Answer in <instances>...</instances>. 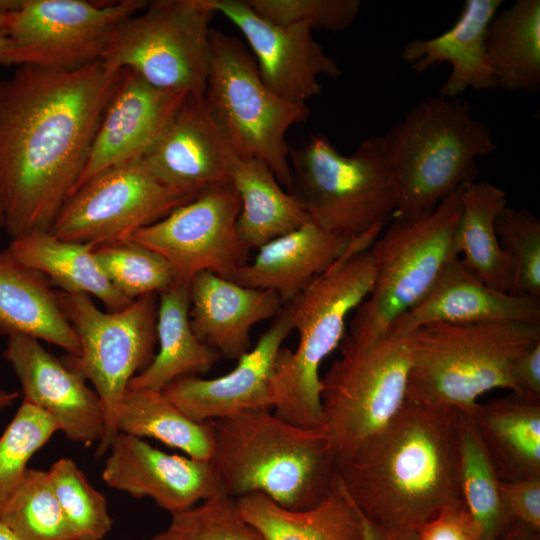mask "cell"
Instances as JSON below:
<instances>
[{"instance_id": "obj_22", "label": "cell", "mask_w": 540, "mask_h": 540, "mask_svg": "<svg viewBox=\"0 0 540 540\" xmlns=\"http://www.w3.org/2000/svg\"><path fill=\"white\" fill-rule=\"evenodd\" d=\"M486 321L540 325V298L494 290L455 257L444 267L426 295L391 324L386 335H408L433 323Z\"/></svg>"}, {"instance_id": "obj_18", "label": "cell", "mask_w": 540, "mask_h": 540, "mask_svg": "<svg viewBox=\"0 0 540 540\" xmlns=\"http://www.w3.org/2000/svg\"><path fill=\"white\" fill-rule=\"evenodd\" d=\"M102 470L111 488L135 498H151L171 515L226 494L210 461L165 453L143 438L118 432Z\"/></svg>"}, {"instance_id": "obj_29", "label": "cell", "mask_w": 540, "mask_h": 540, "mask_svg": "<svg viewBox=\"0 0 540 540\" xmlns=\"http://www.w3.org/2000/svg\"><path fill=\"white\" fill-rule=\"evenodd\" d=\"M460 201L453 243L461 263L486 286L509 293L512 267L495 228L497 216L507 206L506 192L474 180L460 186Z\"/></svg>"}, {"instance_id": "obj_12", "label": "cell", "mask_w": 540, "mask_h": 540, "mask_svg": "<svg viewBox=\"0 0 540 540\" xmlns=\"http://www.w3.org/2000/svg\"><path fill=\"white\" fill-rule=\"evenodd\" d=\"M62 309L80 343L78 356L62 361L89 380L100 398L105 429L96 456L108 452L118 433L117 415L131 379L154 358L158 294L134 299L118 311H101L91 296L59 292Z\"/></svg>"}, {"instance_id": "obj_39", "label": "cell", "mask_w": 540, "mask_h": 540, "mask_svg": "<svg viewBox=\"0 0 540 540\" xmlns=\"http://www.w3.org/2000/svg\"><path fill=\"white\" fill-rule=\"evenodd\" d=\"M94 255L114 287L131 300L159 295L174 283L169 263L132 241L94 247Z\"/></svg>"}, {"instance_id": "obj_1", "label": "cell", "mask_w": 540, "mask_h": 540, "mask_svg": "<svg viewBox=\"0 0 540 540\" xmlns=\"http://www.w3.org/2000/svg\"><path fill=\"white\" fill-rule=\"evenodd\" d=\"M124 70L17 66L0 81V214L11 239L49 231Z\"/></svg>"}, {"instance_id": "obj_25", "label": "cell", "mask_w": 540, "mask_h": 540, "mask_svg": "<svg viewBox=\"0 0 540 540\" xmlns=\"http://www.w3.org/2000/svg\"><path fill=\"white\" fill-rule=\"evenodd\" d=\"M312 221L258 248L234 282L276 293L285 304L325 273L351 243Z\"/></svg>"}, {"instance_id": "obj_40", "label": "cell", "mask_w": 540, "mask_h": 540, "mask_svg": "<svg viewBox=\"0 0 540 540\" xmlns=\"http://www.w3.org/2000/svg\"><path fill=\"white\" fill-rule=\"evenodd\" d=\"M150 540L266 539L243 518L236 498L219 494L172 515L167 528Z\"/></svg>"}, {"instance_id": "obj_23", "label": "cell", "mask_w": 540, "mask_h": 540, "mask_svg": "<svg viewBox=\"0 0 540 540\" xmlns=\"http://www.w3.org/2000/svg\"><path fill=\"white\" fill-rule=\"evenodd\" d=\"M284 303L268 290L240 285L209 271L190 282V326L220 357L238 360L250 350L251 328L277 317Z\"/></svg>"}, {"instance_id": "obj_17", "label": "cell", "mask_w": 540, "mask_h": 540, "mask_svg": "<svg viewBox=\"0 0 540 540\" xmlns=\"http://www.w3.org/2000/svg\"><path fill=\"white\" fill-rule=\"evenodd\" d=\"M239 158L211 118L203 94H188L139 161L164 186L195 198L213 185L231 183Z\"/></svg>"}, {"instance_id": "obj_13", "label": "cell", "mask_w": 540, "mask_h": 540, "mask_svg": "<svg viewBox=\"0 0 540 540\" xmlns=\"http://www.w3.org/2000/svg\"><path fill=\"white\" fill-rule=\"evenodd\" d=\"M147 5L144 0H18L5 20L9 66L75 68L100 60L115 28Z\"/></svg>"}, {"instance_id": "obj_52", "label": "cell", "mask_w": 540, "mask_h": 540, "mask_svg": "<svg viewBox=\"0 0 540 540\" xmlns=\"http://www.w3.org/2000/svg\"><path fill=\"white\" fill-rule=\"evenodd\" d=\"M148 540H150V539H148Z\"/></svg>"}, {"instance_id": "obj_46", "label": "cell", "mask_w": 540, "mask_h": 540, "mask_svg": "<svg viewBox=\"0 0 540 540\" xmlns=\"http://www.w3.org/2000/svg\"><path fill=\"white\" fill-rule=\"evenodd\" d=\"M361 519L362 534L360 540H418L417 531L414 529L385 527L368 520L362 514Z\"/></svg>"}, {"instance_id": "obj_38", "label": "cell", "mask_w": 540, "mask_h": 540, "mask_svg": "<svg viewBox=\"0 0 540 540\" xmlns=\"http://www.w3.org/2000/svg\"><path fill=\"white\" fill-rule=\"evenodd\" d=\"M60 431L45 410L23 400L0 436V509L22 482L28 462Z\"/></svg>"}, {"instance_id": "obj_8", "label": "cell", "mask_w": 540, "mask_h": 540, "mask_svg": "<svg viewBox=\"0 0 540 540\" xmlns=\"http://www.w3.org/2000/svg\"><path fill=\"white\" fill-rule=\"evenodd\" d=\"M340 355L321 377L322 427L339 462L369 450L406 403L412 335L363 345L345 335Z\"/></svg>"}, {"instance_id": "obj_50", "label": "cell", "mask_w": 540, "mask_h": 540, "mask_svg": "<svg viewBox=\"0 0 540 540\" xmlns=\"http://www.w3.org/2000/svg\"><path fill=\"white\" fill-rule=\"evenodd\" d=\"M0 540H20L13 531L0 521Z\"/></svg>"}, {"instance_id": "obj_47", "label": "cell", "mask_w": 540, "mask_h": 540, "mask_svg": "<svg viewBox=\"0 0 540 540\" xmlns=\"http://www.w3.org/2000/svg\"><path fill=\"white\" fill-rule=\"evenodd\" d=\"M500 540H540V532L515 521Z\"/></svg>"}, {"instance_id": "obj_30", "label": "cell", "mask_w": 540, "mask_h": 540, "mask_svg": "<svg viewBox=\"0 0 540 540\" xmlns=\"http://www.w3.org/2000/svg\"><path fill=\"white\" fill-rule=\"evenodd\" d=\"M6 249L22 264L41 272L62 292L94 296L109 311L124 309L133 301L107 278L91 244L62 240L45 231L11 239Z\"/></svg>"}, {"instance_id": "obj_2", "label": "cell", "mask_w": 540, "mask_h": 540, "mask_svg": "<svg viewBox=\"0 0 540 540\" xmlns=\"http://www.w3.org/2000/svg\"><path fill=\"white\" fill-rule=\"evenodd\" d=\"M458 409L406 402L379 440L339 464L340 483L368 520L414 529L462 503Z\"/></svg>"}, {"instance_id": "obj_6", "label": "cell", "mask_w": 540, "mask_h": 540, "mask_svg": "<svg viewBox=\"0 0 540 540\" xmlns=\"http://www.w3.org/2000/svg\"><path fill=\"white\" fill-rule=\"evenodd\" d=\"M406 402L473 409L482 394L508 389L515 361L540 343V325L516 321L433 323L411 333Z\"/></svg>"}, {"instance_id": "obj_26", "label": "cell", "mask_w": 540, "mask_h": 540, "mask_svg": "<svg viewBox=\"0 0 540 540\" xmlns=\"http://www.w3.org/2000/svg\"><path fill=\"white\" fill-rule=\"evenodd\" d=\"M24 335L80 354L76 332L50 281L0 250V336Z\"/></svg>"}, {"instance_id": "obj_49", "label": "cell", "mask_w": 540, "mask_h": 540, "mask_svg": "<svg viewBox=\"0 0 540 540\" xmlns=\"http://www.w3.org/2000/svg\"><path fill=\"white\" fill-rule=\"evenodd\" d=\"M18 391L0 389V411L11 406L19 397Z\"/></svg>"}, {"instance_id": "obj_51", "label": "cell", "mask_w": 540, "mask_h": 540, "mask_svg": "<svg viewBox=\"0 0 540 540\" xmlns=\"http://www.w3.org/2000/svg\"><path fill=\"white\" fill-rule=\"evenodd\" d=\"M2 231H4V222H3L2 215L0 214V238H1Z\"/></svg>"}, {"instance_id": "obj_27", "label": "cell", "mask_w": 540, "mask_h": 540, "mask_svg": "<svg viewBox=\"0 0 540 540\" xmlns=\"http://www.w3.org/2000/svg\"><path fill=\"white\" fill-rule=\"evenodd\" d=\"M463 413L502 481L540 477V400L511 392Z\"/></svg>"}, {"instance_id": "obj_24", "label": "cell", "mask_w": 540, "mask_h": 540, "mask_svg": "<svg viewBox=\"0 0 540 540\" xmlns=\"http://www.w3.org/2000/svg\"><path fill=\"white\" fill-rule=\"evenodd\" d=\"M501 4V0H466L452 27L430 39L409 41L399 53L401 59L417 73L449 64L450 75L439 92L446 97H459L467 89H496L486 37Z\"/></svg>"}, {"instance_id": "obj_16", "label": "cell", "mask_w": 540, "mask_h": 540, "mask_svg": "<svg viewBox=\"0 0 540 540\" xmlns=\"http://www.w3.org/2000/svg\"><path fill=\"white\" fill-rule=\"evenodd\" d=\"M247 40L262 81L282 99L306 104L321 93L318 77L337 78L341 69L315 41L307 24L280 25L256 14L245 0H210Z\"/></svg>"}, {"instance_id": "obj_19", "label": "cell", "mask_w": 540, "mask_h": 540, "mask_svg": "<svg viewBox=\"0 0 540 540\" xmlns=\"http://www.w3.org/2000/svg\"><path fill=\"white\" fill-rule=\"evenodd\" d=\"M3 356L20 381L23 400L49 413L67 439L86 447L100 442L103 406L80 374L29 336L8 337Z\"/></svg>"}, {"instance_id": "obj_21", "label": "cell", "mask_w": 540, "mask_h": 540, "mask_svg": "<svg viewBox=\"0 0 540 540\" xmlns=\"http://www.w3.org/2000/svg\"><path fill=\"white\" fill-rule=\"evenodd\" d=\"M186 95L154 87L124 69L104 110L74 191L109 168L141 159L158 140Z\"/></svg>"}, {"instance_id": "obj_20", "label": "cell", "mask_w": 540, "mask_h": 540, "mask_svg": "<svg viewBox=\"0 0 540 540\" xmlns=\"http://www.w3.org/2000/svg\"><path fill=\"white\" fill-rule=\"evenodd\" d=\"M293 330L286 313L274 318L253 349L237 360L233 370L212 379L181 377L162 392L196 422L214 421L248 411L272 408L270 385L276 358Z\"/></svg>"}, {"instance_id": "obj_41", "label": "cell", "mask_w": 540, "mask_h": 540, "mask_svg": "<svg viewBox=\"0 0 540 540\" xmlns=\"http://www.w3.org/2000/svg\"><path fill=\"white\" fill-rule=\"evenodd\" d=\"M512 267L510 294L540 298V221L525 209L506 206L495 223Z\"/></svg>"}, {"instance_id": "obj_48", "label": "cell", "mask_w": 540, "mask_h": 540, "mask_svg": "<svg viewBox=\"0 0 540 540\" xmlns=\"http://www.w3.org/2000/svg\"><path fill=\"white\" fill-rule=\"evenodd\" d=\"M6 15L7 14H0V64L9 66L11 41L7 36L5 29Z\"/></svg>"}, {"instance_id": "obj_33", "label": "cell", "mask_w": 540, "mask_h": 540, "mask_svg": "<svg viewBox=\"0 0 540 540\" xmlns=\"http://www.w3.org/2000/svg\"><path fill=\"white\" fill-rule=\"evenodd\" d=\"M486 52L497 88L540 91V1L516 0L492 19Z\"/></svg>"}, {"instance_id": "obj_45", "label": "cell", "mask_w": 540, "mask_h": 540, "mask_svg": "<svg viewBox=\"0 0 540 540\" xmlns=\"http://www.w3.org/2000/svg\"><path fill=\"white\" fill-rule=\"evenodd\" d=\"M512 379L519 395L540 400V343L515 361Z\"/></svg>"}, {"instance_id": "obj_7", "label": "cell", "mask_w": 540, "mask_h": 540, "mask_svg": "<svg viewBox=\"0 0 540 540\" xmlns=\"http://www.w3.org/2000/svg\"><path fill=\"white\" fill-rule=\"evenodd\" d=\"M287 192L309 220L353 239L375 230L397 212L393 171L382 136L365 139L349 156L328 137L312 134L299 148H289Z\"/></svg>"}, {"instance_id": "obj_14", "label": "cell", "mask_w": 540, "mask_h": 540, "mask_svg": "<svg viewBox=\"0 0 540 540\" xmlns=\"http://www.w3.org/2000/svg\"><path fill=\"white\" fill-rule=\"evenodd\" d=\"M192 199L161 184L136 160L109 168L80 185L59 210L49 232L94 247L126 243Z\"/></svg>"}, {"instance_id": "obj_43", "label": "cell", "mask_w": 540, "mask_h": 540, "mask_svg": "<svg viewBox=\"0 0 540 540\" xmlns=\"http://www.w3.org/2000/svg\"><path fill=\"white\" fill-rule=\"evenodd\" d=\"M500 490L513 520L540 532V477L501 480Z\"/></svg>"}, {"instance_id": "obj_9", "label": "cell", "mask_w": 540, "mask_h": 540, "mask_svg": "<svg viewBox=\"0 0 540 540\" xmlns=\"http://www.w3.org/2000/svg\"><path fill=\"white\" fill-rule=\"evenodd\" d=\"M460 210L459 187L428 213L393 216L370 247L375 280L355 310L348 337L363 345L376 342L426 295L444 267L458 257L453 233Z\"/></svg>"}, {"instance_id": "obj_37", "label": "cell", "mask_w": 540, "mask_h": 540, "mask_svg": "<svg viewBox=\"0 0 540 540\" xmlns=\"http://www.w3.org/2000/svg\"><path fill=\"white\" fill-rule=\"evenodd\" d=\"M47 472L75 540H102L113 524L104 494L70 458L58 459Z\"/></svg>"}, {"instance_id": "obj_36", "label": "cell", "mask_w": 540, "mask_h": 540, "mask_svg": "<svg viewBox=\"0 0 540 540\" xmlns=\"http://www.w3.org/2000/svg\"><path fill=\"white\" fill-rule=\"evenodd\" d=\"M0 521L20 540H75L47 470L28 468L0 509Z\"/></svg>"}, {"instance_id": "obj_34", "label": "cell", "mask_w": 540, "mask_h": 540, "mask_svg": "<svg viewBox=\"0 0 540 540\" xmlns=\"http://www.w3.org/2000/svg\"><path fill=\"white\" fill-rule=\"evenodd\" d=\"M117 429L135 437L156 439L197 460L210 461L213 455L212 421L192 420L162 391L127 389L117 415Z\"/></svg>"}, {"instance_id": "obj_5", "label": "cell", "mask_w": 540, "mask_h": 540, "mask_svg": "<svg viewBox=\"0 0 540 540\" xmlns=\"http://www.w3.org/2000/svg\"><path fill=\"white\" fill-rule=\"evenodd\" d=\"M397 191L395 215L435 209L462 184L474 181L477 159L497 150L491 128L469 103L438 94L412 107L382 136Z\"/></svg>"}, {"instance_id": "obj_4", "label": "cell", "mask_w": 540, "mask_h": 540, "mask_svg": "<svg viewBox=\"0 0 540 540\" xmlns=\"http://www.w3.org/2000/svg\"><path fill=\"white\" fill-rule=\"evenodd\" d=\"M380 232L353 238L341 258L283 306L298 333V344L294 351L280 348L270 398L274 414L290 424L323 428L320 367L344 339L347 317L373 287L370 247Z\"/></svg>"}, {"instance_id": "obj_44", "label": "cell", "mask_w": 540, "mask_h": 540, "mask_svg": "<svg viewBox=\"0 0 540 540\" xmlns=\"http://www.w3.org/2000/svg\"><path fill=\"white\" fill-rule=\"evenodd\" d=\"M418 540H478V528L464 502L444 508L417 529Z\"/></svg>"}, {"instance_id": "obj_42", "label": "cell", "mask_w": 540, "mask_h": 540, "mask_svg": "<svg viewBox=\"0 0 540 540\" xmlns=\"http://www.w3.org/2000/svg\"><path fill=\"white\" fill-rule=\"evenodd\" d=\"M259 16L280 25L307 24L312 31L346 30L360 13L359 0H245Z\"/></svg>"}, {"instance_id": "obj_15", "label": "cell", "mask_w": 540, "mask_h": 540, "mask_svg": "<svg viewBox=\"0 0 540 540\" xmlns=\"http://www.w3.org/2000/svg\"><path fill=\"white\" fill-rule=\"evenodd\" d=\"M239 195L231 183L213 185L132 238L161 255L174 283L190 285L204 271L234 280L250 261L236 230Z\"/></svg>"}, {"instance_id": "obj_3", "label": "cell", "mask_w": 540, "mask_h": 540, "mask_svg": "<svg viewBox=\"0 0 540 540\" xmlns=\"http://www.w3.org/2000/svg\"><path fill=\"white\" fill-rule=\"evenodd\" d=\"M211 462L224 492L262 493L292 511L324 501L339 480V458L323 428H302L269 410L212 421Z\"/></svg>"}, {"instance_id": "obj_28", "label": "cell", "mask_w": 540, "mask_h": 540, "mask_svg": "<svg viewBox=\"0 0 540 540\" xmlns=\"http://www.w3.org/2000/svg\"><path fill=\"white\" fill-rule=\"evenodd\" d=\"M190 285L173 283L158 295L156 321L158 353L134 376L127 389L162 391L174 380L207 373L220 359L200 341L189 320Z\"/></svg>"}, {"instance_id": "obj_10", "label": "cell", "mask_w": 540, "mask_h": 540, "mask_svg": "<svg viewBox=\"0 0 540 540\" xmlns=\"http://www.w3.org/2000/svg\"><path fill=\"white\" fill-rule=\"evenodd\" d=\"M203 98L237 155L262 160L287 187L291 173L286 134L307 120L308 106L288 102L272 92L242 41L214 29Z\"/></svg>"}, {"instance_id": "obj_31", "label": "cell", "mask_w": 540, "mask_h": 540, "mask_svg": "<svg viewBox=\"0 0 540 540\" xmlns=\"http://www.w3.org/2000/svg\"><path fill=\"white\" fill-rule=\"evenodd\" d=\"M243 518L266 540H360L362 519L340 480L317 506L303 511L283 508L262 493L236 498Z\"/></svg>"}, {"instance_id": "obj_32", "label": "cell", "mask_w": 540, "mask_h": 540, "mask_svg": "<svg viewBox=\"0 0 540 540\" xmlns=\"http://www.w3.org/2000/svg\"><path fill=\"white\" fill-rule=\"evenodd\" d=\"M230 182L241 202L237 234L249 251L309 221L297 201L282 188L262 160L239 158L231 171Z\"/></svg>"}, {"instance_id": "obj_35", "label": "cell", "mask_w": 540, "mask_h": 540, "mask_svg": "<svg viewBox=\"0 0 540 540\" xmlns=\"http://www.w3.org/2000/svg\"><path fill=\"white\" fill-rule=\"evenodd\" d=\"M462 500L478 528V540H500L515 522L499 478L470 417L459 411Z\"/></svg>"}, {"instance_id": "obj_11", "label": "cell", "mask_w": 540, "mask_h": 540, "mask_svg": "<svg viewBox=\"0 0 540 540\" xmlns=\"http://www.w3.org/2000/svg\"><path fill=\"white\" fill-rule=\"evenodd\" d=\"M210 0H156L122 21L100 61L110 70H130L150 85L202 95L209 72Z\"/></svg>"}]
</instances>
